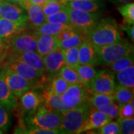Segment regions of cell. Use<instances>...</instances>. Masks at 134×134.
<instances>
[{"label": "cell", "mask_w": 134, "mask_h": 134, "mask_svg": "<svg viewBox=\"0 0 134 134\" xmlns=\"http://www.w3.org/2000/svg\"><path fill=\"white\" fill-rule=\"evenodd\" d=\"M85 36L94 46L109 45L122 39L119 25L110 18L100 19Z\"/></svg>", "instance_id": "obj_1"}, {"label": "cell", "mask_w": 134, "mask_h": 134, "mask_svg": "<svg viewBox=\"0 0 134 134\" xmlns=\"http://www.w3.org/2000/svg\"><path fill=\"white\" fill-rule=\"evenodd\" d=\"M91 107L87 103L63 113L60 127V133H80Z\"/></svg>", "instance_id": "obj_2"}, {"label": "cell", "mask_w": 134, "mask_h": 134, "mask_svg": "<svg viewBox=\"0 0 134 134\" xmlns=\"http://www.w3.org/2000/svg\"><path fill=\"white\" fill-rule=\"evenodd\" d=\"M98 64L108 66L116 60L133 54V46L125 40L103 46H95Z\"/></svg>", "instance_id": "obj_3"}, {"label": "cell", "mask_w": 134, "mask_h": 134, "mask_svg": "<svg viewBox=\"0 0 134 134\" xmlns=\"http://www.w3.org/2000/svg\"><path fill=\"white\" fill-rule=\"evenodd\" d=\"M63 113L57 110H50L41 103L37 110L29 115L25 121L30 126L43 127L46 129L58 130Z\"/></svg>", "instance_id": "obj_4"}, {"label": "cell", "mask_w": 134, "mask_h": 134, "mask_svg": "<svg viewBox=\"0 0 134 134\" xmlns=\"http://www.w3.org/2000/svg\"><path fill=\"white\" fill-rule=\"evenodd\" d=\"M70 25L77 31L86 35L100 20V14L96 12H86L66 7Z\"/></svg>", "instance_id": "obj_5"}, {"label": "cell", "mask_w": 134, "mask_h": 134, "mask_svg": "<svg viewBox=\"0 0 134 134\" xmlns=\"http://www.w3.org/2000/svg\"><path fill=\"white\" fill-rule=\"evenodd\" d=\"M90 92L81 83L70 84L61 95L63 102L69 109L75 108L87 103Z\"/></svg>", "instance_id": "obj_6"}, {"label": "cell", "mask_w": 134, "mask_h": 134, "mask_svg": "<svg viewBox=\"0 0 134 134\" xmlns=\"http://www.w3.org/2000/svg\"><path fill=\"white\" fill-rule=\"evenodd\" d=\"M38 35L34 31L21 32L15 35L8 43L9 52H22L34 51L37 52Z\"/></svg>", "instance_id": "obj_7"}, {"label": "cell", "mask_w": 134, "mask_h": 134, "mask_svg": "<svg viewBox=\"0 0 134 134\" xmlns=\"http://www.w3.org/2000/svg\"><path fill=\"white\" fill-rule=\"evenodd\" d=\"M5 67L14 71L19 75L30 81L34 86L43 81L44 74L25 63L15 59H8Z\"/></svg>", "instance_id": "obj_8"}, {"label": "cell", "mask_w": 134, "mask_h": 134, "mask_svg": "<svg viewBox=\"0 0 134 134\" xmlns=\"http://www.w3.org/2000/svg\"><path fill=\"white\" fill-rule=\"evenodd\" d=\"M2 71L4 73L5 81L9 87L10 90L16 98H19L23 93L29 90H31L34 86L31 82L7 67H4Z\"/></svg>", "instance_id": "obj_9"}, {"label": "cell", "mask_w": 134, "mask_h": 134, "mask_svg": "<svg viewBox=\"0 0 134 134\" xmlns=\"http://www.w3.org/2000/svg\"><path fill=\"white\" fill-rule=\"evenodd\" d=\"M0 18L27 23L28 15L21 5L7 0H0Z\"/></svg>", "instance_id": "obj_10"}, {"label": "cell", "mask_w": 134, "mask_h": 134, "mask_svg": "<svg viewBox=\"0 0 134 134\" xmlns=\"http://www.w3.org/2000/svg\"><path fill=\"white\" fill-rule=\"evenodd\" d=\"M115 86L113 72L107 70H100L98 72H96L92 83L90 92H98L113 96Z\"/></svg>", "instance_id": "obj_11"}, {"label": "cell", "mask_w": 134, "mask_h": 134, "mask_svg": "<svg viewBox=\"0 0 134 134\" xmlns=\"http://www.w3.org/2000/svg\"><path fill=\"white\" fill-rule=\"evenodd\" d=\"M27 23H17L9 19L0 18V42L8 45L15 35L24 31Z\"/></svg>", "instance_id": "obj_12"}, {"label": "cell", "mask_w": 134, "mask_h": 134, "mask_svg": "<svg viewBox=\"0 0 134 134\" xmlns=\"http://www.w3.org/2000/svg\"><path fill=\"white\" fill-rule=\"evenodd\" d=\"M112 120V118L100 110L91 107L83 125L81 133L97 130Z\"/></svg>", "instance_id": "obj_13"}, {"label": "cell", "mask_w": 134, "mask_h": 134, "mask_svg": "<svg viewBox=\"0 0 134 134\" xmlns=\"http://www.w3.org/2000/svg\"><path fill=\"white\" fill-rule=\"evenodd\" d=\"M9 59H15L28 64L41 73L45 74L43 58L37 52L29 51L22 52H9Z\"/></svg>", "instance_id": "obj_14"}, {"label": "cell", "mask_w": 134, "mask_h": 134, "mask_svg": "<svg viewBox=\"0 0 134 134\" xmlns=\"http://www.w3.org/2000/svg\"><path fill=\"white\" fill-rule=\"evenodd\" d=\"M42 58L45 72H47L51 75L58 74L60 69L65 65L63 49L60 48L44 55Z\"/></svg>", "instance_id": "obj_15"}, {"label": "cell", "mask_w": 134, "mask_h": 134, "mask_svg": "<svg viewBox=\"0 0 134 134\" xmlns=\"http://www.w3.org/2000/svg\"><path fill=\"white\" fill-rule=\"evenodd\" d=\"M21 108L29 115L34 114L42 103L41 96L37 92L29 90L19 97Z\"/></svg>", "instance_id": "obj_16"}, {"label": "cell", "mask_w": 134, "mask_h": 134, "mask_svg": "<svg viewBox=\"0 0 134 134\" xmlns=\"http://www.w3.org/2000/svg\"><path fill=\"white\" fill-rule=\"evenodd\" d=\"M79 64L96 66L98 64L95 46L87 39H85L78 47Z\"/></svg>", "instance_id": "obj_17"}, {"label": "cell", "mask_w": 134, "mask_h": 134, "mask_svg": "<svg viewBox=\"0 0 134 134\" xmlns=\"http://www.w3.org/2000/svg\"><path fill=\"white\" fill-rule=\"evenodd\" d=\"M19 5L25 9L28 15V21L34 28L36 29L46 22L42 5L32 4L27 1Z\"/></svg>", "instance_id": "obj_18"}, {"label": "cell", "mask_w": 134, "mask_h": 134, "mask_svg": "<svg viewBox=\"0 0 134 134\" xmlns=\"http://www.w3.org/2000/svg\"><path fill=\"white\" fill-rule=\"evenodd\" d=\"M41 99L43 105L50 110H57L62 113L70 110L63 104L61 96L53 92L49 89L43 90Z\"/></svg>", "instance_id": "obj_19"}, {"label": "cell", "mask_w": 134, "mask_h": 134, "mask_svg": "<svg viewBox=\"0 0 134 134\" xmlns=\"http://www.w3.org/2000/svg\"><path fill=\"white\" fill-rule=\"evenodd\" d=\"M59 48V40L56 36L38 35L37 52L43 57L48 53Z\"/></svg>", "instance_id": "obj_20"}, {"label": "cell", "mask_w": 134, "mask_h": 134, "mask_svg": "<svg viewBox=\"0 0 134 134\" xmlns=\"http://www.w3.org/2000/svg\"><path fill=\"white\" fill-rule=\"evenodd\" d=\"M65 5L72 9L96 13L100 9L102 3L100 0H72L66 1Z\"/></svg>", "instance_id": "obj_21"}, {"label": "cell", "mask_w": 134, "mask_h": 134, "mask_svg": "<svg viewBox=\"0 0 134 134\" xmlns=\"http://www.w3.org/2000/svg\"><path fill=\"white\" fill-rule=\"evenodd\" d=\"M0 103L7 106L10 109L16 108L17 106V98L10 90L5 81L2 69L0 70Z\"/></svg>", "instance_id": "obj_22"}, {"label": "cell", "mask_w": 134, "mask_h": 134, "mask_svg": "<svg viewBox=\"0 0 134 134\" xmlns=\"http://www.w3.org/2000/svg\"><path fill=\"white\" fill-rule=\"evenodd\" d=\"M81 79V83L87 90L91 91V86L97 71L93 66L78 64L75 68Z\"/></svg>", "instance_id": "obj_23"}, {"label": "cell", "mask_w": 134, "mask_h": 134, "mask_svg": "<svg viewBox=\"0 0 134 134\" xmlns=\"http://www.w3.org/2000/svg\"><path fill=\"white\" fill-rule=\"evenodd\" d=\"M72 27L71 25L60 24V23H52L45 22L43 24L35 29L34 32L37 35H52L56 36L64 29Z\"/></svg>", "instance_id": "obj_24"}, {"label": "cell", "mask_w": 134, "mask_h": 134, "mask_svg": "<svg viewBox=\"0 0 134 134\" xmlns=\"http://www.w3.org/2000/svg\"><path fill=\"white\" fill-rule=\"evenodd\" d=\"M114 101L113 96L108 94L98 93V92H90L88 98V104L91 107L98 109L109 104Z\"/></svg>", "instance_id": "obj_25"}, {"label": "cell", "mask_w": 134, "mask_h": 134, "mask_svg": "<svg viewBox=\"0 0 134 134\" xmlns=\"http://www.w3.org/2000/svg\"><path fill=\"white\" fill-rule=\"evenodd\" d=\"M113 96L114 98V101H116L119 104L129 103L133 100V89L119 84L115 86Z\"/></svg>", "instance_id": "obj_26"}, {"label": "cell", "mask_w": 134, "mask_h": 134, "mask_svg": "<svg viewBox=\"0 0 134 134\" xmlns=\"http://www.w3.org/2000/svg\"><path fill=\"white\" fill-rule=\"evenodd\" d=\"M116 78L120 85L134 89V66L133 65L125 68L116 73Z\"/></svg>", "instance_id": "obj_27"}, {"label": "cell", "mask_w": 134, "mask_h": 134, "mask_svg": "<svg viewBox=\"0 0 134 134\" xmlns=\"http://www.w3.org/2000/svg\"><path fill=\"white\" fill-rule=\"evenodd\" d=\"M86 39V36L81 32L77 31L69 38L59 41V48L61 49H66L74 47H79V46Z\"/></svg>", "instance_id": "obj_28"}, {"label": "cell", "mask_w": 134, "mask_h": 134, "mask_svg": "<svg viewBox=\"0 0 134 134\" xmlns=\"http://www.w3.org/2000/svg\"><path fill=\"white\" fill-rule=\"evenodd\" d=\"M69 85L70 84L64 78H63L59 74H56L54 75V77L50 83V86L48 89L53 92L61 96L66 90Z\"/></svg>", "instance_id": "obj_29"}, {"label": "cell", "mask_w": 134, "mask_h": 134, "mask_svg": "<svg viewBox=\"0 0 134 134\" xmlns=\"http://www.w3.org/2000/svg\"><path fill=\"white\" fill-rule=\"evenodd\" d=\"M58 74H59L63 78H64L69 84L81 83L80 77L76 72L75 69L69 66L66 64L60 69Z\"/></svg>", "instance_id": "obj_30"}, {"label": "cell", "mask_w": 134, "mask_h": 134, "mask_svg": "<svg viewBox=\"0 0 134 134\" xmlns=\"http://www.w3.org/2000/svg\"><path fill=\"white\" fill-rule=\"evenodd\" d=\"M118 10L124 19V24H134V3L130 2L118 8Z\"/></svg>", "instance_id": "obj_31"}, {"label": "cell", "mask_w": 134, "mask_h": 134, "mask_svg": "<svg viewBox=\"0 0 134 134\" xmlns=\"http://www.w3.org/2000/svg\"><path fill=\"white\" fill-rule=\"evenodd\" d=\"M63 53L65 64L75 69L77 66L79 64L78 47L63 49Z\"/></svg>", "instance_id": "obj_32"}, {"label": "cell", "mask_w": 134, "mask_h": 134, "mask_svg": "<svg viewBox=\"0 0 134 134\" xmlns=\"http://www.w3.org/2000/svg\"><path fill=\"white\" fill-rule=\"evenodd\" d=\"M133 54H131L130 55L116 60L115 61L108 65V66L110 67L112 72L117 73L122 69H125L127 67L133 65Z\"/></svg>", "instance_id": "obj_33"}, {"label": "cell", "mask_w": 134, "mask_h": 134, "mask_svg": "<svg viewBox=\"0 0 134 134\" xmlns=\"http://www.w3.org/2000/svg\"><path fill=\"white\" fill-rule=\"evenodd\" d=\"M45 21L47 23H52L70 25L69 16V14L67 11L66 6L63 10H60L53 14L48 15L47 16H46Z\"/></svg>", "instance_id": "obj_34"}, {"label": "cell", "mask_w": 134, "mask_h": 134, "mask_svg": "<svg viewBox=\"0 0 134 134\" xmlns=\"http://www.w3.org/2000/svg\"><path fill=\"white\" fill-rule=\"evenodd\" d=\"M42 7L45 16H47L65 8L66 5L63 0H48L42 5Z\"/></svg>", "instance_id": "obj_35"}, {"label": "cell", "mask_w": 134, "mask_h": 134, "mask_svg": "<svg viewBox=\"0 0 134 134\" xmlns=\"http://www.w3.org/2000/svg\"><path fill=\"white\" fill-rule=\"evenodd\" d=\"M14 133L24 134H58L60 133L58 130L46 129L43 127L30 126L27 128H19L15 130Z\"/></svg>", "instance_id": "obj_36"}, {"label": "cell", "mask_w": 134, "mask_h": 134, "mask_svg": "<svg viewBox=\"0 0 134 134\" xmlns=\"http://www.w3.org/2000/svg\"><path fill=\"white\" fill-rule=\"evenodd\" d=\"M10 109L0 103V130L4 133L9 128L10 125Z\"/></svg>", "instance_id": "obj_37"}, {"label": "cell", "mask_w": 134, "mask_h": 134, "mask_svg": "<svg viewBox=\"0 0 134 134\" xmlns=\"http://www.w3.org/2000/svg\"><path fill=\"white\" fill-rule=\"evenodd\" d=\"M134 101L132 100L129 103L119 104V115L117 118L120 119H130L134 115Z\"/></svg>", "instance_id": "obj_38"}, {"label": "cell", "mask_w": 134, "mask_h": 134, "mask_svg": "<svg viewBox=\"0 0 134 134\" xmlns=\"http://www.w3.org/2000/svg\"><path fill=\"white\" fill-rule=\"evenodd\" d=\"M96 133L99 134H119L121 133L119 124L118 121H110L100 128L97 129Z\"/></svg>", "instance_id": "obj_39"}, {"label": "cell", "mask_w": 134, "mask_h": 134, "mask_svg": "<svg viewBox=\"0 0 134 134\" xmlns=\"http://www.w3.org/2000/svg\"><path fill=\"white\" fill-rule=\"evenodd\" d=\"M119 124L121 133L133 134L134 133V119H120L116 118Z\"/></svg>", "instance_id": "obj_40"}, {"label": "cell", "mask_w": 134, "mask_h": 134, "mask_svg": "<svg viewBox=\"0 0 134 134\" xmlns=\"http://www.w3.org/2000/svg\"><path fill=\"white\" fill-rule=\"evenodd\" d=\"M119 108V106L113 101V102H112V103H110V104L104 106L103 107L98 108V110L104 112L107 115L110 116L112 118V119H116L118 117Z\"/></svg>", "instance_id": "obj_41"}, {"label": "cell", "mask_w": 134, "mask_h": 134, "mask_svg": "<svg viewBox=\"0 0 134 134\" xmlns=\"http://www.w3.org/2000/svg\"><path fill=\"white\" fill-rule=\"evenodd\" d=\"M77 31H77L76 29H74L73 27H70L69 29H64L61 32L58 34V35H56V37L59 40V41H60V40H63L69 38L70 37H72V35L76 34Z\"/></svg>", "instance_id": "obj_42"}, {"label": "cell", "mask_w": 134, "mask_h": 134, "mask_svg": "<svg viewBox=\"0 0 134 134\" xmlns=\"http://www.w3.org/2000/svg\"><path fill=\"white\" fill-rule=\"evenodd\" d=\"M123 29L127 33V35L129 36L131 42L133 43L134 40V26L133 25H126L125 27H123Z\"/></svg>", "instance_id": "obj_43"}, {"label": "cell", "mask_w": 134, "mask_h": 134, "mask_svg": "<svg viewBox=\"0 0 134 134\" xmlns=\"http://www.w3.org/2000/svg\"><path fill=\"white\" fill-rule=\"evenodd\" d=\"M8 54H9V48L0 51V65L4 63Z\"/></svg>", "instance_id": "obj_44"}, {"label": "cell", "mask_w": 134, "mask_h": 134, "mask_svg": "<svg viewBox=\"0 0 134 134\" xmlns=\"http://www.w3.org/2000/svg\"><path fill=\"white\" fill-rule=\"evenodd\" d=\"M48 0H27L28 2L32 3V4H37V5H43L45 2H46Z\"/></svg>", "instance_id": "obj_45"}, {"label": "cell", "mask_w": 134, "mask_h": 134, "mask_svg": "<svg viewBox=\"0 0 134 134\" xmlns=\"http://www.w3.org/2000/svg\"><path fill=\"white\" fill-rule=\"evenodd\" d=\"M112 1L117 3V4H125V3L131 2L132 0H112Z\"/></svg>", "instance_id": "obj_46"}, {"label": "cell", "mask_w": 134, "mask_h": 134, "mask_svg": "<svg viewBox=\"0 0 134 134\" xmlns=\"http://www.w3.org/2000/svg\"><path fill=\"white\" fill-rule=\"evenodd\" d=\"M7 1H9V2H14V3H16V4L21 5L22 3L26 2L27 0H7Z\"/></svg>", "instance_id": "obj_47"}, {"label": "cell", "mask_w": 134, "mask_h": 134, "mask_svg": "<svg viewBox=\"0 0 134 134\" xmlns=\"http://www.w3.org/2000/svg\"><path fill=\"white\" fill-rule=\"evenodd\" d=\"M9 48L8 45H6V44H4V43H2L0 42V51L5 50V49H6V48Z\"/></svg>", "instance_id": "obj_48"}, {"label": "cell", "mask_w": 134, "mask_h": 134, "mask_svg": "<svg viewBox=\"0 0 134 134\" xmlns=\"http://www.w3.org/2000/svg\"><path fill=\"white\" fill-rule=\"evenodd\" d=\"M63 2H64V4H65V2H66V1H72V0H63Z\"/></svg>", "instance_id": "obj_49"}, {"label": "cell", "mask_w": 134, "mask_h": 134, "mask_svg": "<svg viewBox=\"0 0 134 134\" xmlns=\"http://www.w3.org/2000/svg\"><path fill=\"white\" fill-rule=\"evenodd\" d=\"M2 133H3V132H2V130H0V134H2Z\"/></svg>", "instance_id": "obj_50"}]
</instances>
